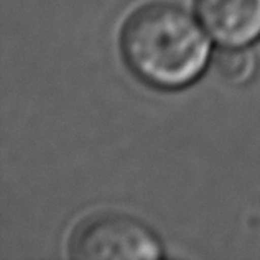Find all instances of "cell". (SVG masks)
Instances as JSON below:
<instances>
[{"label": "cell", "instance_id": "obj_4", "mask_svg": "<svg viewBox=\"0 0 260 260\" xmlns=\"http://www.w3.org/2000/svg\"><path fill=\"white\" fill-rule=\"evenodd\" d=\"M216 70L221 73L231 83L242 84L254 76L255 71V58L247 50H242L239 46H229L228 50H222L216 54L214 59Z\"/></svg>", "mask_w": 260, "mask_h": 260}, {"label": "cell", "instance_id": "obj_3", "mask_svg": "<svg viewBox=\"0 0 260 260\" xmlns=\"http://www.w3.org/2000/svg\"><path fill=\"white\" fill-rule=\"evenodd\" d=\"M194 5L219 43L244 46L260 38V0H194Z\"/></svg>", "mask_w": 260, "mask_h": 260}, {"label": "cell", "instance_id": "obj_2", "mask_svg": "<svg viewBox=\"0 0 260 260\" xmlns=\"http://www.w3.org/2000/svg\"><path fill=\"white\" fill-rule=\"evenodd\" d=\"M71 258H158L161 244L140 219L117 211H101L79 221L68 241Z\"/></svg>", "mask_w": 260, "mask_h": 260}, {"label": "cell", "instance_id": "obj_1", "mask_svg": "<svg viewBox=\"0 0 260 260\" xmlns=\"http://www.w3.org/2000/svg\"><path fill=\"white\" fill-rule=\"evenodd\" d=\"M120 54L145 84L180 89L201 76L209 59V42L183 7L153 0L130 13L120 28Z\"/></svg>", "mask_w": 260, "mask_h": 260}]
</instances>
